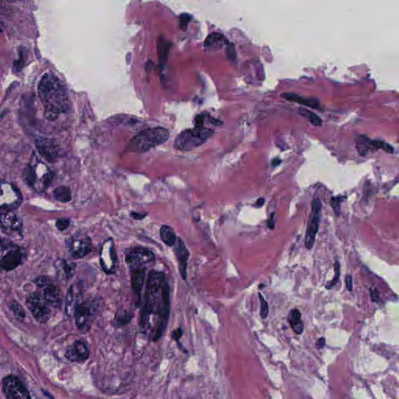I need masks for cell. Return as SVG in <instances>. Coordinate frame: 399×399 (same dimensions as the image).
I'll list each match as a JSON object with an SVG mask.
<instances>
[{
    "label": "cell",
    "instance_id": "obj_1",
    "mask_svg": "<svg viewBox=\"0 0 399 399\" xmlns=\"http://www.w3.org/2000/svg\"><path fill=\"white\" fill-rule=\"evenodd\" d=\"M171 311L170 286L165 273L152 270L147 280L145 299L140 316V329L151 328L152 339L158 340L166 331Z\"/></svg>",
    "mask_w": 399,
    "mask_h": 399
},
{
    "label": "cell",
    "instance_id": "obj_2",
    "mask_svg": "<svg viewBox=\"0 0 399 399\" xmlns=\"http://www.w3.org/2000/svg\"><path fill=\"white\" fill-rule=\"evenodd\" d=\"M39 99L49 120H55L70 111V98L64 84L52 73H46L38 85Z\"/></svg>",
    "mask_w": 399,
    "mask_h": 399
},
{
    "label": "cell",
    "instance_id": "obj_3",
    "mask_svg": "<svg viewBox=\"0 0 399 399\" xmlns=\"http://www.w3.org/2000/svg\"><path fill=\"white\" fill-rule=\"evenodd\" d=\"M169 133L161 127L148 129L135 136L127 147V150L130 152L143 153L148 151L154 147L162 145L169 139Z\"/></svg>",
    "mask_w": 399,
    "mask_h": 399
},
{
    "label": "cell",
    "instance_id": "obj_4",
    "mask_svg": "<svg viewBox=\"0 0 399 399\" xmlns=\"http://www.w3.org/2000/svg\"><path fill=\"white\" fill-rule=\"evenodd\" d=\"M53 172L34 154L24 172V180L36 191H43L51 183Z\"/></svg>",
    "mask_w": 399,
    "mask_h": 399
},
{
    "label": "cell",
    "instance_id": "obj_5",
    "mask_svg": "<svg viewBox=\"0 0 399 399\" xmlns=\"http://www.w3.org/2000/svg\"><path fill=\"white\" fill-rule=\"evenodd\" d=\"M213 134L212 130L203 127L183 130L175 140L174 148L183 151L193 150L205 143Z\"/></svg>",
    "mask_w": 399,
    "mask_h": 399
},
{
    "label": "cell",
    "instance_id": "obj_6",
    "mask_svg": "<svg viewBox=\"0 0 399 399\" xmlns=\"http://www.w3.org/2000/svg\"><path fill=\"white\" fill-rule=\"evenodd\" d=\"M99 302L96 299H88L77 305L74 310V317L77 328L82 333H86L92 327L97 315Z\"/></svg>",
    "mask_w": 399,
    "mask_h": 399
},
{
    "label": "cell",
    "instance_id": "obj_7",
    "mask_svg": "<svg viewBox=\"0 0 399 399\" xmlns=\"http://www.w3.org/2000/svg\"><path fill=\"white\" fill-rule=\"evenodd\" d=\"M23 259L20 248L11 243L0 238V270L11 271L15 269Z\"/></svg>",
    "mask_w": 399,
    "mask_h": 399
},
{
    "label": "cell",
    "instance_id": "obj_8",
    "mask_svg": "<svg viewBox=\"0 0 399 399\" xmlns=\"http://www.w3.org/2000/svg\"><path fill=\"white\" fill-rule=\"evenodd\" d=\"M322 203L319 198L313 200L311 203V212L308 221L307 229L305 236V247L306 249H311L316 241V236L318 232L320 220L321 216Z\"/></svg>",
    "mask_w": 399,
    "mask_h": 399
},
{
    "label": "cell",
    "instance_id": "obj_9",
    "mask_svg": "<svg viewBox=\"0 0 399 399\" xmlns=\"http://www.w3.org/2000/svg\"><path fill=\"white\" fill-rule=\"evenodd\" d=\"M27 306L36 321L42 324L49 321L51 316V306L39 292H35L30 294L27 299Z\"/></svg>",
    "mask_w": 399,
    "mask_h": 399
},
{
    "label": "cell",
    "instance_id": "obj_10",
    "mask_svg": "<svg viewBox=\"0 0 399 399\" xmlns=\"http://www.w3.org/2000/svg\"><path fill=\"white\" fill-rule=\"evenodd\" d=\"M22 200L21 194L10 183L0 181V212L13 211Z\"/></svg>",
    "mask_w": 399,
    "mask_h": 399
},
{
    "label": "cell",
    "instance_id": "obj_11",
    "mask_svg": "<svg viewBox=\"0 0 399 399\" xmlns=\"http://www.w3.org/2000/svg\"><path fill=\"white\" fill-rule=\"evenodd\" d=\"M68 249L73 258L81 259L92 251V240L85 233H77L67 241Z\"/></svg>",
    "mask_w": 399,
    "mask_h": 399
},
{
    "label": "cell",
    "instance_id": "obj_12",
    "mask_svg": "<svg viewBox=\"0 0 399 399\" xmlns=\"http://www.w3.org/2000/svg\"><path fill=\"white\" fill-rule=\"evenodd\" d=\"M37 286L41 289L39 293L43 295L50 306L59 307L62 302V295L60 290L55 282L50 278L41 277L36 280Z\"/></svg>",
    "mask_w": 399,
    "mask_h": 399
},
{
    "label": "cell",
    "instance_id": "obj_13",
    "mask_svg": "<svg viewBox=\"0 0 399 399\" xmlns=\"http://www.w3.org/2000/svg\"><path fill=\"white\" fill-rule=\"evenodd\" d=\"M155 260V254L153 251L143 247L130 248L125 256V261L130 268L141 267Z\"/></svg>",
    "mask_w": 399,
    "mask_h": 399
},
{
    "label": "cell",
    "instance_id": "obj_14",
    "mask_svg": "<svg viewBox=\"0 0 399 399\" xmlns=\"http://www.w3.org/2000/svg\"><path fill=\"white\" fill-rule=\"evenodd\" d=\"M3 391L7 399H31L27 388L14 376H8L4 378Z\"/></svg>",
    "mask_w": 399,
    "mask_h": 399
},
{
    "label": "cell",
    "instance_id": "obj_15",
    "mask_svg": "<svg viewBox=\"0 0 399 399\" xmlns=\"http://www.w3.org/2000/svg\"><path fill=\"white\" fill-rule=\"evenodd\" d=\"M100 264L106 274H112L117 264V256L112 239H108L103 244L100 252Z\"/></svg>",
    "mask_w": 399,
    "mask_h": 399
},
{
    "label": "cell",
    "instance_id": "obj_16",
    "mask_svg": "<svg viewBox=\"0 0 399 399\" xmlns=\"http://www.w3.org/2000/svg\"><path fill=\"white\" fill-rule=\"evenodd\" d=\"M22 220L13 211L0 212V229L9 235L22 234Z\"/></svg>",
    "mask_w": 399,
    "mask_h": 399
},
{
    "label": "cell",
    "instance_id": "obj_17",
    "mask_svg": "<svg viewBox=\"0 0 399 399\" xmlns=\"http://www.w3.org/2000/svg\"><path fill=\"white\" fill-rule=\"evenodd\" d=\"M35 147L39 154L50 163H54L59 157V149L53 140L39 138L35 141Z\"/></svg>",
    "mask_w": 399,
    "mask_h": 399
},
{
    "label": "cell",
    "instance_id": "obj_18",
    "mask_svg": "<svg viewBox=\"0 0 399 399\" xmlns=\"http://www.w3.org/2000/svg\"><path fill=\"white\" fill-rule=\"evenodd\" d=\"M175 256L177 259L179 271L183 280H187V266H188L189 258H190V251L187 249L185 243L182 239L177 237L176 244L172 247Z\"/></svg>",
    "mask_w": 399,
    "mask_h": 399
},
{
    "label": "cell",
    "instance_id": "obj_19",
    "mask_svg": "<svg viewBox=\"0 0 399 399\" xmlns=\"http://www.w3.org/2000/svg\"><path fill=\"white\" fill-rule=\"evenodd\" d=\"M130 270L131 286H132L134 295L138 299L137 305L139 306L141 292H142L145 278H146V267L145 266H141V267H132V268H130Z\"/></svg>",
    "mask_w": 399,
    "mask_h": 399
},
{
    "label": "cell",
    "instance_id": "obj_20",
    "mask_svg": "<svg viewBox=\"0 0 399 399\" xmlns=\"http://www.w3.org/2000/svg\"><path fill=\"white\" fill-rule=\"evenodd\" d=\"M65 356L71 362H84L89 357V350L85 343L77 341L68 349Z\"/></svg>",
    "mask_w": 399,
    "mask_h": 399
},
{
    "label": "cell",
    "instance_id": "obj_21",
    "mask_svg": "<svg viewBox=\"0 0 399 399\" xmlns=\"http://www.w3.org/2000/svg\"><path fill=\"white\" fill-rule=\"evenodd\" d=\"M82 302V290L78 285H73L68 290L66 297V311L71 316L78 304Z\"/></svg>",
    "mask_w": 399,
    "mask_h": 399
},
{
    "label": "cell",
    "instance_id": "obj_22",
    "mask_svg": "<svg viewBox=\"0 0 399 399\" xmlns=\"http://www.w3.org/2000/svg\"><path fill=\"white\" fill-rule=\"evenodd\" d=\"M282 97L284 98L287 101L298 103V104H302L305 106L310 107V108H314V109L321 108V104H320L317 99L302 97V96H298L297 94L294 93H283L282 95Z\"/></svg>",
    "mask_w": 399,
    "mask_h": 399
},
{
    "label": "cell",
    "instance_id": "obj_23",
    "mask_svg": "<svg viewBox=\"0 0 399 399\" xmlns=\"http://www.w3.org/2000/svg\"><path fill=\"white\" fill-rule=\"evenodd\" d=\"M288 321L293 332L297 335H301L303 332L304 325L301 319V313L297 309H292L288 316Z\"/></svg>",
    "mask_w": 399,
    "mask_h": 399
},
{
    "label": "cell",
    "instance_id": "obj_24",
    "mask_svg": "<svg viewBox=\"0 0 399 399\" xmlns=\"http://www.w3.org/2000/svg\"><path fill=\"white\" fill-rule=\"evenodd\" d=\"M160 238L165 245L172 248L176 244L177 236H176L174 229H172L171 226L164 225L160 229Z\"/></svg>",
    "mask_w": 399,
    "mask_h": 399
},
{
    "label": "cell",
    "instance_id": "obj_25",
    "mask_svg": "<svg viewBox=\"0 0 399 399\" xmlns=\"http://www.w3.org/2000/svg\"><path fill=\"white\" fill-rule=\"evenodd\" d=\"M54 197L55 199L62 203H68L72 199L71 191L69 187L66 186H60L54 191Z\"/></svg>",
    "mask_w": 399,
    "mask_h": 399
},
{
    "label": "cell",
    "instance_id": "obj_26",
    "mask_svg": "<svg viewBox=\"0 0 399 399\" xmlns=\"http://www.w3.org/2000/svg\"><path fill=\"white\" fill-rule=\"evenodd\" d=\"M225 37L219 33H213L207 36L204 42V47L205 49H211L220 46L225 41Z\"/></svg>",
    "mask_w": 399,
    "mask_h": 399
},
{
    "label": "cell",
    "instance_id": "obj_27",
    "mask_svg": "<svg viewBox=\"0 0 399 399\" xmlns=\"http://www.w3.org/2000/svg\"><path fill=\"white\" fill-rule=\"evenodd\" d=\"M299 113L302 115V116L307 117L308 120L314 126H321V124H322V120H321L320 116H318L317 114L310 112L309 110L299 108Z\"/></svg>",
    "mask_w": 399,
    "mask_h": 399
},
{
    "label": "cell",
    "instance_id": "obj_28",
    "mask_svg": "<svg viewBox=\"0 0 399 399\" xmlns=\"http://www.w3.org/2000/svg\"><path fill=\"white\" fill-rule=\"evenodd\" d=\"M133 314L129 311L123 310L116 313L115 317V324L119 326H123L130 323L132 319Z\"/></svg>",
    "mask_w": 399,
    "mask_h": 399
},
{
    "label": "cell",
    "instance_id": "obj_29",
    "mask_svg": "<svg viewBox=\"0 0 399 399\" xmlns=\"http://www.w3.org/2000/svg\"><path fill=\"white\" fill-rule=\"evenodd\" d=\"M370 145L376 149H382V150H385L387 153H389V154H393L394 151H395V149H394L392 145L382 141H378V140L370 141Z\"/></svg>",
    "mask_w": 399,
    "mask_h": 399
},
{
    "label": "cell",
    "instance_id": "obj_30",
    "mask_svg": "<svg viewBox=\"0 0 399 399\" xmlns=\"http://www.w3.org/2000/svg\"><path fill=\"white\" fill-rule=\"evenodd\" d=\"M169 48H170V43H167L166 40H164V39H159L158 55H159V59L161 62L165 60V57H167V54L169 52Z\"/></svg>",
    "mask_w": 399,
    "mask_h": 399
},
{
    "label": "cell",
    "instance_id": "obj_31",
    "mask_svg": "<svg viewBox=\"0 0 399 399\" xmlns=\"http://www.w3.org/2000/svg\"><path fill=\"white\" fill-rule=\"evenodd\" d=\"M339 277H340V264H339V260H336L335 263V276H334L333 279L328 282L327 284V290H330L333 289L334 286L339 282Z\"/></svg>",
    "mask_w": 399,
    "mask_h": 399
},
{
    "label": "cell",
    "instance_id": "obj_32",
    "mask_svg": "<svg viewBox=\"0 0 399 399\" xmlns=\"http://www.w3.org/2000/svg\"><path fill=\"white\" fill-rule=\"evenodd\" d=\"M62 268L66 278H70L75 273L76 264L73 262L62 261Z\"/></svg>",
    "mask_w": 399,
    "mask_h": 399
},
{
    "label": "cell",
    "instance_id": "obj_33",
    "mask_svg": "<svg viewBox=\"0 0 399 399\" xmlns=\"http://www.w3.org/2000/svg\"><path fill=\"white\" fill-rule=\"evenodd\" d=\"M258 295L260 301V317H261L262 319H266L268 316V313H269V306H268V304H267V301L265 300V299L261 295V293H259Z\"/></svg>",
    "mask_w": 399,
    "mask_h": 399
},
{
    "label": "cell",
    "instance_id": "obj_34",
    "mask_svg": "<svg viewBox=\"0 0 399 399\" xmlns=\"http://www.w3.org/2000/svg\"><path fill=\"white\" fill-rule=\"evenodd\" d=\"M10 309L14 313L15 316L18 319H24L25 317V312L22 306H20V304L17 302H12L10 304Z\"/></svg>",
    "mask_w": 399,
    "mask_h": 399
},
{
    "label": "cell",
    "instance_id": "obj_35",
    "mask_svg": "<svg viewBox=\"0 0 399 399\" xmlns=\"http://www.w3.org/2000/svg\"><path fill=\"white\" fill-rule=\"evenodd\" d=\"M343 200V198L342 197H334L331 199V201H330V203H331V206H332V208H333L334 211H335V214L339 215L340 214V203Z\"/></svg>",
    "mask_w": 399,
    "mask_h": 399
},
{
    "label": "cell",
    "instance_id": "obj_36",
    "mask_svg": "<svg viewBox=\"0 0 399 399\" xmlns=\"http://www.w3.org/2000/svg\"><path fill=\"white\" fill-rule=\"evenodd\" d=\"M70 224V220L69 218H62L57 220L55 222V226L57 229L60 231L66 230Z\"/></svg>",
    "mask_w": 399,
    "mask_h": 399
},
{
    "label": "cell",
    "instance_id": "obj_37",
    "mask_svg": "<svg viewBox=\"0 0 399 399\" xmlns=\"http://www.w3.org/2000/svg\"><path fill=\"white\" fill-rule=\"evenodd\" d=\"M190 21H191V16L190 15L187 14V13L182 14L180 17V27H181L182 29L186 30Z\"/></svg>",
    "mask_w": 399,
    "mask_h": 399
},
{
    "label": "cell",
    "instance_id": "obj_38",
    "mask_svg": "<svg viewBox=\"0 0 399 399\" xmlns=\"http://www.w3.org/2000/svg\"><path fill=\"white\" fill-rule=\"evenodd\" d=\"M227 54L231 60H235L236 58V50L233 44H229L227 48Z\"/></svg>",
    "mask_w": 399,
    "mask_h": 399
},
{
    "label": "cell",
    "instance_id": "obj_39",
    "mask_svg": "<svg viewBox=\"0 0 399 399\" xmlns=\"http://www.w3.org/2000/svg\"><path fill=\"white\" fill-rule=\"evenodd\" d=\"M183 334V331L182 328H176V329H175L174 331L172 332V339H173V340L176 341L178 343L180 338L182 337Z\"/></svg>",
    "mask_w": 399,
    "mask_h": 399
},
{
    "label": "cell",
    "instance_id": "obj_40",
    "mask_svg": "<svg viewBox=\"0 0 399 399\" xmlns=\"http://www.w3.org/2000/svg\"><path fill=\"white\" fill-rule=\"evenodd\" d=\"M147 215H148V214H141V213L136 212V211H132V212L130 213V217L134 218V220H137V221L143 220Z\"/></svg>",
    "mask_w": 399,
    "mask_h": 399
},
{
    "label": "cell",
    "instance_id": "obj_41",
    "mask_svg": "<svg viewBox=\"0 0 399 399\" xmlns=\"http://www.w3.org/2000/svg\"><path fill=\"white\" fill-rule=\"evenodd\" d=\"M370 296H371V300L373 302H378V300H379V292L376 288L372 289L371 291H370Z\"/></svg>",
    "mask_w": 399,
    "mask_h": 399
},
{
    "label": "cell",
    "instance_id": "obj_42",
    "mask_svg": "<svg viewBox=\"0 0 399 399\" xmlns=\"http://www.w3.org/2000/svg\"><path fill=\"white\" fill-rule=\"evenodd\" d=\"M346 285L347 290L351 292L352 290V278L351 275H347L346 277Z\"/></svg>",
    "mask_w": 399,
    "mask_h": 399
},
{
    "label": "cell",
    "instance_id": "obj_43",
    "mask_svg": "<svg viewBox=\"0 0 399 399\" xmlns=\"http://www.w3.org/2000/svg\"><path fill=\"white\" fill-rule=\"evenodd\" d=\"M274 216H275V214L272 213L271 214V216H270L269 219L267 221V227L269 228L270 229H275V221H274Z\"/></svg>",
    "mask_w": 399,
    "mask_h": 399
},
{
    "label": "cell",
    "instance_id": "obj_44",
    "mask_svg": "<svg viewBox=\"0 0 399 399\" xmlns=\"http://www.w3.org/2000/svg\"><path fill=\"white\" fill-rule=\"evenodd\" d=\"M324 346H325V339L324 337L320 338L316 343V347L318 349H321L324 348Z\"/></svg>",
    "mask_w": 399,
    "mask_h": 399
},
{
    "label": "cell",
    "instance_id": "obj_45",
    "mask_svg": "<svg viewBox=\"0 0 399 399\" xmlns=\"http://www.w3.org/2000/svg\"><path fill=\"white\" fill-rule=\"evenodd\" d=\"M195 124H196V127H202L203 126V117H202L201 115H198L197 116L196 119H195Z\"/></svg>",
    "mask_w": 399,
    "mask_h": 399
},
{
    "label": "cell",
    "instance_id": "obj_46",
    "mask_svg": "<svg viewBox=\"0 0 399 399\" xmlns=\"http://www.w3.org/2000/svg\"><path fill=\"white\" fill-rule=\"evenodd\" d=\"M264 203H265V199L263 198H260L258 200H256V203H255V206H256V207L260 208V207H261L262 206L264 205Z\"/></svg>",
    "mask_w": 399,
    "mask_h": 399
},
{
    "label": "cell",
    "instance_id": "obj_47",
    "mask_svg": "<svg viewBox=\"0 0 399 399\" xmlns=\"http://www.w3.org/2000/svg\"><path fill=\"white\" fill-rule=\"evenodd\" d=\"M281 162H282V160L279 159V158H275V159L272 160L271 165H272L273 167L278 166Z\"/></svg>",
    "mask_w": 399,
    "mask_h": 399
},
{
    "label": "cell",
    "instance_id": "obj_48",
    "mask_svg": "<svg viewBox=\"0 0 399 399\" xmlns=\"http://www.w3.org/2000/svg\"><path fill=\"white\" fill-rule=\"evenodd\" d=\"M0 30H1V29H0Z\"/></svg>",
    "mask_w": 399,
    "mask_h": 399
}]
</instances>
